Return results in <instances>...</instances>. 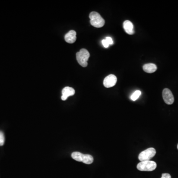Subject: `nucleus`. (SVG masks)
<instances>
[{"label":"nucleus","instance_id":"nucleus-17","mask_svg":"<svg viewBox=\"0 0 178 178\" xmlns=\"http://www.w3.org/2000/svg\"><path fill=\"white\" fill-rule=\"evenodd\" d=\"M177 148H178V146H177Z\"/></svg>","mask_w":178,"mask_h":178},{"label":"nucleus","instance_id":"nucleus-8","mask_svg":"<svg viewBox=\"0 0 178 178\" xmlns=\"http://www.w3.org/2000/svg\"><path fill=\"white\" fill-rule=\"evenodd\" d=\"M75 93L74 89L69 87H66L63 89L62 91V96L61 100L63 101H66L67 100L68 97L74 95Z\"/></svg>","mask_w":178,"mask_h":178},{"label":"nucleus","instance_id":"nucleus-7","mask_svg":"<svg viewBox=\"0 0 178 178\" xmlns=\"http://www.w3.org/2000/svg\"><path fill=\"white\" fill-rule=\"evenodd\" d=\"M117 82V77L113 74H110L104 78V85L107 88H111L115 85Z\"/></svg>","mask_w":178,"mask_h":178},{"label":"nucleus","instance_id":"nucleus-1","mask_svg":"<svg viewBox=\"0 0 178 178\" xmlns=\"http://www.w3.org/2000/svg\"><path fill=\"white\" fill-rule=\"evenodd\" d=\"M89 17L90 19V23L94 27L101 28L103 27L105 24L104 19L97 12H93L90 13Z\"/></svg>","mask_w":178,"mask_h":178},{"label":"nucleus","instance_id":"nucleus-12","mask_svg":"<svg viewBox=\"0 0 178 178\" xmlns=\"http://www.w3.org/2000/svg\"><path fill=\"white\" fill-rule=\"evenodd\" d=\"M141 95V92L139 91V90H137V91H136L132 95L131 97H130V98H131V100L133 101H136V100L138 99L140 97Z\"/></svg>","mask_w":178,"mask_h":178},{"label":"nucleus","instance_id":"nucleus-9","mask_svg":"<svg viewBox=\"0 0 178 178\" xmlns=\"http://www.w3.org/2000/svg\"><path fill=\"white\" fill-rule=\"evenodd\" d=\"M64 39L67 43H74L76 40V32L74 30H70L65 35Z\"/></svg>","mask_w":178,"mask_h":178},{"label":"nucleus","instance_id":"nucleus-15","mask_svg":"<svg viewBox=\"0 0 178 178\" xmlns=\"http://www.w3.org/2000/svg\"><path fill=\"white\" fill-rule=\"evenodd\" d=\"M102 44H103L104 47V48H108L109 46V45L108 44V43H107V40L106 39H104L102 41Z\"/></svg>","mask_w":178,"mask_h":178},{"label":"nucleus","instance_id":"nucleus-11","mask_svg":"<svg viewBox=\"0 0 178 178\" xmlns=\"http://www.w3.org/2000/svg\"><path fill=\"white\" fill-rule=\"evenodd\" d=\"M157 66L155 64L153 63H147L145 64L143 66V70L145 72L148 73H153L155 71H156Z\"/></svg>","mask_w":178,"mask_h":178},{"label":"nucleus","instance_id":"nucleus-10","mask_svg":"<svg viewBox=\"0 0 178 178\" xmlns=\"http://www.w3.org/2000/svg\"><path fill=\"white\" fill-rule=\"evenodd\" d=\"M123 28L126 32L129 35L134 34L135 33L134 25L129 20H126L123 23Z\"/></svg>","mask_w":178,"mask_h":178},{"label":"nucleus","instance_id":"nucleus-13","mask_svg":"<svg viewBox=\"0 0 178 178\" xmlns=\"http://www.w3.org/2000/svg\"><path fill=\"white\" fill-rule=\"evenodd\" d=\"M4 136L3 132L0 131V146L4 145Z\"/></svg>","mask_w":178,"mask_h":178},{"label":"nucleus","instance_id":"nucleus-14","mask_svg":"<svg viewBox=\"0 0 178 178\" xmlns=\"http://www.w3.org/2000/svg\"><path fill=\"white\" fill-rule=\"evenodd\" d=\"M105 39L107 40V42L108 44L112 45L113 44V42L112 39L111 37H106V38Z\"/></svg>","mask_w":178,"mask_h":178},{"label":"nucleus","instance_id":"nucleus-5","mask_svg":"<svg viewBox=\"0 0 178 178\" xmlns=\"http://www.w3.org/2000/svg\"><path fill=\"white\" fill-rule=\"evenodd\" d=\"M156 154V150L153 147L148 148L142 151L139 155V159L141 161H148Z\"/></svg>","mask_w":178,"mask_h":178},{"label":"nucleus","instance_id":"nucleus-3","mask_svg":"<svg viewBox=\"0 0 178 178\" xmlns=\"http://www.w3.org/2000/svg\"><path fill=\"white\" fill-rule=\"evenodd\" d=\"M90 57V53L86 49L82 48L80 51L76 53V59L79 64L82 67H87L88 60Z\"/></svg>","mask_w":178,"mask_h":178},{"label":"nucleus","instance_id":"nucleus-4","mask_svg":"<svg viewBox=\"0 0 178 178\" xmlns=\"http://www.w3.org/2000/svg\"><path fill=\"white\" fill-rule=\"evenodd\" d=\"M157 164L154 161H141L137 165V168L139 170L141 171H153L156 169Z\"/></svg>","mask_w":178,"mask_h":178},{"label":"nucleus","instance_id":"nucleus-6","mask_svg":"<svg viewBox=\"0 0 178 178\" xmlns=\"http://www.w3.org/2000/svg\"><path fill=\"white\" fill-rule=\"evenodd\" d=\"M162 96L166 104L170 105L174 103V95L169 89H164L163 91Z\"/></svg>","mask_w":178,"mask_h":178},{"label":"nucleus","instance_id":"nucleus-16","mask_svg":"<svg viewBox=\"0 0 178 178\" xmlns=\"http://www.w3.org/2000/svg\"><path fill=\"white\" fill-rule=\"evenodd\" d=\"M161 178H171V176L169 174L164 173L162 174V177Z\"/></svg>","mask_w":178,"mask_h":178},{"label":"nucleus","instance_id":"nucleus-2","mask_svg":"<svg viewBox=\"0 0 178 178\" xmlns=\"http://www.w3.org/2000/svg\"><path fill=\"white\" fill-rule=\"evenodd\" d=\"M72 158L76 161L82 162L85 164H91L94 161V158L90 154H84L79 152H74L71 154Z\"/></svg>","mask_w":178,"mask_h":178}]
</instances>
